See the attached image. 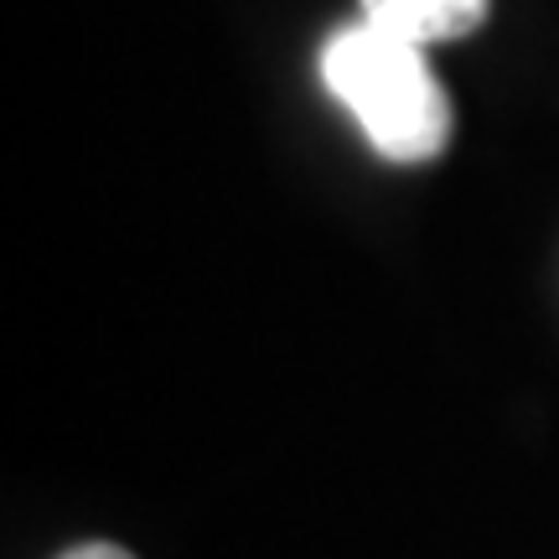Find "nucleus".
I'll return each instance as SVG.
<instances>
[{"label": "nucleus", "mask_w": 559, "mask_h": 559, "mask_svg": "<svg viewBox=\"0 0 559 559\" xmlns=\"http://www.w3.org/2000/svg\"><path fill=\"white\" fill-rule=\"evenodd\" d=\"M321 79L353 115L383 160L419 166L451 140V99L419 41H404L373 21L342 26L321 47Z\"/></svg>", "instance_id": "f257e3e1"}, {"label": "nucleus", "mask_w": 559, "mask_h": 559, "mask_svg": "<svg viewBox=\"0 0 559 559\" xmlns=\"http://www.w3.org/2000/svg\"><path fill=\"white\" fill-rule=\"evenodd\" d=\"M362 21L404 41L436 47V41L472 37L487 21V0H362Z\"/></svg>", "instance_id": "f03ea898"}, {"label": "nucleus", "mask_w": 559, "mask_h": 559, "mask_svg": "<svg viewBox=\"0 0 559 559\" xmlns=\"http://www.w3.org/2000/svg\"><path fill=\"white\" fill-rule=\"evenodd\" d=\"M62 559H135V555L120 549V544H79V549H68Z\"/></svg>", "instance_id": "7ed1b4c3"}]
</instances>
